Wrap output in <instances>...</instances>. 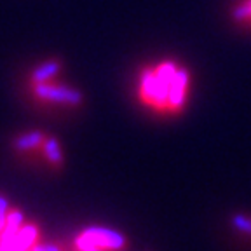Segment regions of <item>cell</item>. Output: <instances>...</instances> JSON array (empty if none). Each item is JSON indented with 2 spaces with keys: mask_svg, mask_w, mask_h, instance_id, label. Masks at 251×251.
Masks as SVG:
<instances>
[{
  "mask_svg": "<svg viewBox=\"0 0 251 251\" xmlns=\"http://www.w3.org/2000/svg\"><path fill=\"white\" fill-rule=\"evenodd\" d=\"M192 87V75L176 59H159L138 74V98L159 112H178L185 106Z\"/></svg>",
  "mask_w": 251,
  "mask_h": 251,
  "instance_id": "1",
  "label": "cell"
},
{
  "mask_svg": "<svg viewBox=\"0 0 251 251\" xmlns=\"http://www.w3.org/2000/svg\"><path fill=\"white\" fill-rule=\"evenodd\" d=\"M80 234H82L84 237H87L93 244H96L98 248H101V250L117 251V250H122V248L126 246V237L121 234V232L114 230V228L96 227V225H93V227L84 228Z\"/></svg>",
  "mask_w": 251,
  "mask_h": 251,
  "instance_id": "3",
  "label": "cell"
},
{
  "mask_svg": "<svg viewBox=\"0 0 251 251\" xmlns=\"http://www.w3.org/2000/svg\"><path fill=\"white\" fill-rule=\"evenodd\" d=\"M232 225L243 234H251V218H248L246 215H241V213L234 215L232 216Z\"/></svg>",
  "mask_w": 251,
  "mask_h": 251,
  "instance_id": "10",
  "label": "cell"
},
{
  "mask_svg": "<svg viewBox=\"0 0 251 251\" xmlns=\"http://www.w3.org/2000/svg\"><path fill=\"white\" fill-rule=\"evenodd\" d=\"M37 239H39V227L35 224H25L14 235L12 243L18 250L30 251L33 244H37Z\"/></svg>",
  "mask_w": 251,
  "mask_h": 251,
  "instance_id": "6",
  "label": "cell"
},
{
  "mask_svg": "<svg viewBox=\"0 0 251 251\" xmlns=\"http://www.w3.org/2000/svg\"><path fill=\"white\" fill-rule=\"evenodd\" d=\"M234 20L241 25H250L251 26V0H241L232 11Z\"/></svg>",
  "mask_w": 251,
  "mask_h": 251,
  "instance_id": "9",
  "label": "cell"
},
{
  "mask_svg": "<svg viewBox=\"0 0 251 251\" xmlns=\"http://www.w3.org/2000/svg\"><path fill=\"white\" fill-rule=\"evenodd\" d=\"M30 251H61L58 244H47V243H37L33 244Z\"/></svg>",
  "mask_w": 251,
  "mask_h": 251,
  "instance_id": "12",
  "label": "cell"
},
{
  "mask_svg": "<svg viewBox=\"0 0 251 251\" xmlns=\"http://www.w3.org/2000/svg\"><path fill=\"white\" fill-rule=\"evenodd\" d=\"M47 134L44 131H28V133L18 136L12 141V147H14L18 152H30V150L42 149L44 141H46Z\"/></svg>",
  "mask_w": 251,
  "mask_h": 251,
  "instance_id": "5",
  "label": "cell"
},
{
  "mask_svg": "<svg viewBox=\"0 0 251 251\" xmlns=\"http://www.w3.org/2000/svg\"><path fill=\"white\" fill-rule=\"evenodd\" d=\"M7 213H9V201L5 199L4 194H0V232L4 230V227H5Z\"/></svg>",
  "mask_w": 251,
  "mask_h": 251,
  "instance_id": "11",
  "label": "cell"
},
{
  "mask_svg": "<svg viewBox=\"0 0 251 251\" xmlns=\"http://www.w3.org/2000/svg\"><path fill=\"white\" fill-rule=\"evenodd\" d=\"M59 72H61V61L59 59H47V61L40 63L39 67H35V70L31 72L30 84L47 82V80L58 77Z\"/></svg>",
  "mask_w": 251,
  "mask_h": 251,
  "instance_id": "4",
  "label": "cell"
},
{
  "mask_svg": "<svg viewBox=\"0 0 251 251\" xmlns=\"http://www.w3.org/2000/svg\"><path fill=\"white\" fill-rule=\"evenodd\" d=\"M23 225H25L23 211L18 209V208L9 209L7 220H5V227H4V230L0 232V243H5V241L14 239V235L18 234V230H20Z\"/></svg>",
  "mask_w": 251,
  "mask_h": 251,
  "instance_id": "7",
  "label": "cell"
},
{
  "mask_svg": "<svg viewBox=\"0 0 251 251\" xmlns=\"http://www.w3.org/2000/svg\"><path fill=\"white\" fill-rule=\"evenodd\" d=\"M42 152H44V157H46L52 166L63 164V152H61V145H59L58 138L47 136L42 145Z\"/></svg>",
  "mask_w": 251,
  "mask_h": 251,
  "instance_id": "8",
  "label": "cell"
},
{
  "mask_svg": "<svg viewBox=\"0 0 251 251\" xmlns=\"http://www.w3.org/2000/svg\"><path fill=\"white\" fill-rule=\"evenodd\" d=\"M56 78V77H54ZM54 78L47 82L31 84V93L40 101L56 103V105H67V106H78L84 101L82 93L75 87L65 86L61 82H54Z\"/></svg>",
  "mask_w": 251,
  "mask_h": 251,
  "instance_id": "2",
  "label": "cell"
}]
</instances>
